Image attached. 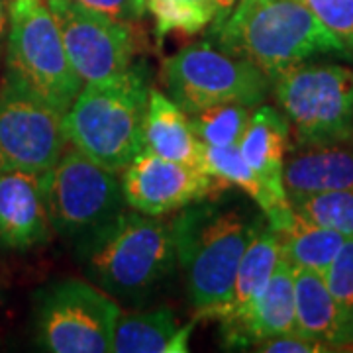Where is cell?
Returning a JSON list of instances; mask_svg holds the SVG:
<instances>
[{"mask_svg": "<svg viewBox=\"0 0 353 353\" xmlns=\"http://www.w3.org/2000/svg\"><path fill=\"white\" fill-rule=\"evenodd\" d=\"M163 83L173 101L187 114L222 104L257 106L273 87L259 67L218 50L208 41L192 43L167 57Z\"/></svg>", "mask_w": 353, "mask_h": 353, "instance_id": "7", "label": "cell"}, {"mask_svg": "<svg viewBox=\"0 0 353 353\" xmlns=\"http://www.w3.org/2000/svg\"><path fill=\"white\" fill-rule=\"evenodd\" d=\"M273 92L299 148L341 145L353 139V69L299 63L273 79Z\"/></svg>", "mask_w": 353, "mask_h": 353, "instance_id": "5", "label": "cell"}, {"mask_svg": "<svg viewBox=\"0 0 353 353\" xmlns=\"http://www.w3.org/2000/svg\"><path fill=\"white\" fill-rule=\"evenodd\" d=\"M289 148L290 124L287 116L263 102L253 106L238 150L265 185L283 199H289L283 187L285 155Z\"/></svg>", "mask_w": 353, "mask_h": 353, "instance_id": "15", "label": "cell"}, {"mask_svg": "<svg viewBox=\"0 0 353 353\" xmlns=\"http://www.w3.org/2000/svg\"><path fill=\"white\" fill-rule=\"evenodd\" d=\"M120 306L101 287L61 279L39 292L36 336L51 353H108Z\"/></svg>", "mask_w": 353, "mask_h": 353, "instance_id": "9", "label": "cell"}, {"mask_svg": "<svg viewBox=\"0 0 353 353\" xmlns=\"http://www.w3.org/2000/svg\"><path fill=\"white\" fill-rule=\"evenodd\" d=\"M281 240V255L292 267L312 269L326 273L330 263L341 248L345 236L330 228L318 226L292 210L290 220L277 230Z\"/></svg>", "mask_w": 353, "mask_h": 353, "instance_id": "22", "label": "cell"}, {"mask_svg": "<svg viewBox=\"0 0 353 353\" xmlns=\"http://www.w3.org/2000/svg\"><path fill=\"white\" fill-rule=\"evenodd\" d=\"M283 187L289 199L353 189V150L341 145L306 148L285 161Z\"/></svg>", "mask_w": 353, "mask_h": 353, "instance_id": "19", "label": "cell"}, {"mask_svg": "<svg viewBox=\"0 0 353 353\" xmlns=\"http://www.w3.org/2000/svg\"><path fill=\"white\" fill-rule=\"evenodd\" d=\"M122 171L120 185L126 206L148 216L187 208L220 189L214 176L201 167L171 161L148 150H141Z\"/></svg>", "mask_w": 353, "mask_h": 353, "instance_id": "12", "label": "cell"}, {"mask_svg": "<svg viewBox=\"0 0 353 353\" xmlns=\"http://www.w3.org/2000/svg\"><path fill=\"white\" fill-rule=\"evenodd\" d=\"M353 53V0H299Z\"/></svg>", "mask_w": 353, "mask_h": 353, "instance_id": "27", "label": "cell"}, {"mask_svg": "<svg viewBox=\"0 0 353 353\" xmlns=\"http://www.w3.org/2000/svg\"><path fill=\"white\" fill-rule=\"evenodd\" d=\"M204 169L214 176L220 187H238L259 204L267 222L281 230L292 216L289 199L275 194L241 157L238 145L212 148L204 145Z\"/></svg>", "mask_w": 353, "mask_h": 353, "instance_id": "21", "label": "cell"}, {"mask_svg": "<svg viewBox=\"0 0 353 353\" xmlns=\"http://www.w3.org/2000/svg\"><path fill=\"white\" fill-rule=\"evenodd\" d=\"M43 176L51 230L75 240L79 248L124 212L126 201L114 171L75 148L67 150Z\"/></svg>", "mask_w": 353, "mask_h": 353, "instance_id": "8", "label": "cell"}, {"mask_svg": "<svg viewBox=\"0 0 353 353\" xmlns=\"http://www.w3.org/2000/svg\"><path fill=\"white\" fill-rule=\"evenodd\" d=\"M148 10L155 20V36L161 41L171 32L196 34L208 24L222 22L216 0H148Z\"/></svg>", "mask_w": 353, "mask_h": 353, "instance_id": "23", "label": "cell"}, {"mask_svg": "<svg viewBox=\"0 0 353 353\" xmlns=\"http://www.w3.org/2000/svg\"><path fill=\"white\" fill-rule=\"evenodd\" d=\"M88 277L106 294L138 301L175 269L176 226L159 216L122 212L97 238L79 248Z\"/></svg>", "mask_w": 353, "mask_h": 353, "instance_id": "3", "label": "cell"}, {"mask_svg": "<svg viewBox=\"0 0 353 353\" xmlns=\"http://www.w3.org/2000/svg\"><path fill=\"white\" fill-rule=\"evenodd\" d=\"M148 73L130 65L124 73L85 83L63 114L69 143L110 171H122L143 150L150 102Z\"/></svg>", "mask_w": 353, "mask_h": 353, "instance_id": "2", "label": "cell"}, {"mask_svg": "<svg viewBox=\"0 0 353 353\" xmlns=\"http://www.w3.org/2000/svg\"><path fill=\"white\" fill-rule=\"evenodd\" d=\"M289 202L296 214L318 226L336 230L345 238L353 236V189L306 194Z\"/></svg>", "mask_w": 353, "mask_h": 353, "instance_id": "25", "label": "cell"}, {"mask_svg": "<svg viewBox=\"0 0 353 353\" xmlns=\"http://www.w3.org/2000/svg\"><path fill=\"white\" fill-rule=\"evenodd\" d=\"M63 114L24 85L4 77L0 87V169L46 175L67 152Z\"/></svg>", "mask_w": 353, "mask_h": 353, "instance_id": "10", "label": "cell"}, {"mask_svg": "<svg viewBox=\"0 0 353 353\" xmlns=\"http://www.w3.org/2000/svg\"><path fill=\"white\" fill-rule=\"evenodd\" d=\"M46 176L0 169V245L26 252L50 240Z\"/></svg>", "mask_w": 353, "mask_h": 353, "instance_id": "13", "label": "cell"}, {"mask_svg": "<svg viewBox=\"0 0 353 353\" xmlns=\"http://www.w3.org/2000/svg\"><path fill=\"white\" fill-rule=\"evenodd\" d=\"M143 150L171 161L204 169V143L190 126L189 114L157 88L150 90L143 120Z\"/></svg>", "mask_w": 353, "mask_h": 353, "instance_id": "16", "label": "cell"}, {"mask_svg": "<svg viewBox=\"0 0 353 353\" xmlns=\"http://www.w3.org/2000/svg\"><path fill=\"white\" fill-rule=\"evenodd\" d=\"M324 279L340 310L343 343L353 345V236L343 240Z\"/></svg>", "mask_w": 353, "mask_h": 353, "instance_id": "26", "label": "cell"}, {"mask_svg": "<svg viewBox=\"0 0 353 353\" xmlns=\"http://www.w3.org/2000/svg\"><path fill=\"white\" fill-rule=\"evenodd\" d=\"M220 48L273 79L314 55L353 53L299 0H240L216 26Z\"/></svg>", "mask_w": 353, "mask_h": 353, "instance_id": "1", "label": "cell"}, {"mask_svg": "<svg viewBox=\"0 0 353 353\" xmlns=\"http://www.w3.org/2000/svg\"><path fill=\"white\" fill-rule=\"evenodd\" d=\"M90 10L110 16L120 22H138L148 10V0H77Z\"/></svg>", "mask_w": 353, "mask_h": 353, "instance_id": "29", "label": "cell"}, {"mask_svg": "<svg viewBox=\"0 0 353 353\" xmlns=\"http://www.w3.org/2000/svg\"><path fill=\"white\" fill-rule=\"evenodd\" d=\"M252 106L245 104H222L202 112L189 114L190 126L204 145L232 148L240 143L248 126Z\"/></svg>", "mask_w": 353, "mask_h": 353, "instance_id": "24", "label": "cell"}, {"mask_svg": "<svg viewBox=\"0 0 353 353\" xmlns=\"http://www.w3.org/2000/svg\"><path fill=\"white\" fill-rule=\"evenodd\" d=\"M196 320L181 324L175 310L159 306L150 312L118 316L112 336L114 353H187Z\"/></svg>", "mask_w": 353, "mask_h": 353, "instance_id": "17", "label": "cell"}, {"mask_svg": "<svg viewBox=\"0 0 353 353\" xmlns=\"http://www.w3.org/2000/svg\"><path fill=\"white\" fill-rule=\"evenodd\" d=\"M292 332H296L294 269L281 257L263 292L243 314L222 324V334L228 347H250Z\"/></svg>", "mask_w": 353, "mask_h": 353, "instance_id": "14", "label": "cell"}, {"mask_svg": "<svg viewBox=\"0 0 353 353\" xmlns=\"http://www.w3.org/2000/svg\"><path fill=\"white\" fill-rule=\"evenodd\" d=\"M281 257L283 255L279 232L265 218L241 255L230 299L220 308H216L208 318H216L222 324H226L243 314L253 301L263 292Z\"/></svg>", "mask_w": 353, "mask_h": 353, "instance_id": "18", "label": "cell"}, {"mask_svg": "<svg viewBox=\"0 0 353 353\" xmlns=\"http://www.w3.org/2000/svg\"><path fill=\"white\" fill-rule=\"evenodd\" d=\"M261 222L238 210L210 208L175 218L176 255L187 269V290L199 318H208L230 299L241 255Z\"/></svg>", "mask_w": 353, "mask_h": 353, "instance_id": "4", "label": "cell"}, {"mask_svg": "<svg viewBox=\"0 0 353 353\" xmlns=\"http://www.w3.org/2000/svg\"><path fill=\"white\" fill-rule=\"evenodd\" d=\"M69 63L85 83L124 73L134 59V32L128 22L90 10L77 0H46Z\"/></svg>", "mask_w": 353, "mask_h": 353, "instance_id": "11", "label": "cell"}, {"mask_svg": "<svg viewBox=\"0 0 353 353\" xmlns=\"http://www.w3.org/2000/svg\"><path fill=\"white\" fill-rule=\"evenodd\" d=\"M257 352L265 353H322V352H334V347H330L322 341L304 338L301 334L292 332V334H283L275 336L269 340L255 343Z\"/></svg>", "mask_w": 353, "mask_h": 353, "instance_id": "28", "label": "cell"}, {"mask_svg": "<svg viewBox=\"0 0 353 353\" xmlns=\"http://www.w3.org/2000/svg\"><path fill=\"white\" fill-rule=\"evenodd\" d=\"M294 269V312L296 334L322 341L334 350L345 347L340 310L330 292L326 279L312 269Z\"/></svg>", "mask_w": 353, "mask_h": 353, "instance_id": "20", "label": "cell"}, {"mask_svg": "<svg viewBox=\"0 0 353 353\" xmlns=\"http://www.w3.org/2000/svg\"><path fill=\"white\" fill-rule=\"evenodd\" d=\"M8 28H10L8 0H0V50H2L4 41L8 39Z\"/></svg>", "mask_w": 353, "mask_h": 353, "instance_id": "30", "label": "cell"}, {"mask_svg": "<svg viewBox=\"0 0 353 353\" xmlns=\"http://www.w3.org/2000/svg\"><path fill=\"white\" fill-rule=\"evenodd\" d=\"M6 75L65 114L83 88L46 0H8Z\"/></svg>", "mask_w": 353, "mask_h": 353, "instance_id": "6", "label": "cell"}, {"mask_svg": "<svg viewBox=\"0 0 353 353\" xmlns=\"http://www.w3.org/2000/svg\"><path fill=\"white\" fill-rule=\"evenodd\" d=\"M216 2H218V8H220V18L224 20V18L228 16V12L234 8V4H236L238 0H216ZM220 24H222V22H220Z\"/></svg>", "mask_w": 353, "mask_h": 353, "instance_id": "31", "label": "cell"}]
</instances>
